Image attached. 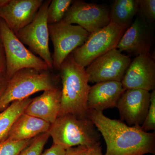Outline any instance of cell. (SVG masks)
<instances>
[{
	"instance_id": "obj_27",
	"label": "cell",
	"mask_w": 155,
	"mask_h": 155,
	"mask_svg": "<svg viewBox=\"0 0 155 155\" xmlns=\"http://www.w3.org/2000/svg\"><path fill=\"white\" fill-rule=\"evenodd\" d=\"M6 61L5 54L2 42L0 38V75L6 74Z\"/></svg>"
},
{
	"instance_id": "obj_6",
	"label": "cell",
	"mask_w": 155,
	"mask_h": 155,
	"mask_svg": "<svg viewBox=\"0 0 155 155\" xmlns=\"http://www.w3.org/2000/svg\"><path fill=\"white\" fill-rule=\"evenodd\" d=\"M127 28L110 22L90 34L84 44L72 52L74 61L85 68L96 58L116 48Z\"/></svg>"
},
{
	"instance_id": "obj_29",
	"label": "cell",
	"mask_w": 155,
	"mask_h": 155,
	"mask_svg": "<svg viewBox=\"0 0 155 155\" xmlns=\"http://www.w3.org/2000/svg\"><path fill=\"white\" fill-rule=\"evenodd\" d=\"M89 155H104L102 151L101 147V143H97L94 147Z\"/></svg>"
},
{
	"instance_id": "obj_28",
	"label": "cell",
	"mask_w": 155,
	"mask_h": 155,
	"mask_svg": "<svg viewBox=\"0 0 155 155\" xmlns=\"http://www.w3.org/2000/svg\"><path fill=\"white\" fill-rule=\"evenodd\" d=\"M9 79L6 74L0 75V98L5 90Z\"/></svg>"
},
{
	"instance_id": "obj_15",
	"label": "cell",
	"mask_w": 155,
	"mask_h": 155,
	"mask_svg": "<svg viewBox=\"0 0 155 155\" xmlns=\"http://www.w3.org/2000/svg\"><path fill=\"white\" fill-rule=\"evenodd\" d=\"M125 90L121 82L119 81L97 83L90 88L87 109L103 112L109 108L115 107Z\"/></svg>"
},
{
	"instance_id": "obj_14",
	"label": "cell",
	"mask_w": 155,
	"mask_h": 155,
	"mask_svg": "<svg viewBox=\"0 0 155 155\" xmlns=\"http://www.w3.org/2000/svg\"><path fill=\"white\" fill-rule=\"evenodd\" d=\"M151 46L150 33L146 21L141 14L125 31L116 48L136 56L150 54Z\"/></svg>"
},
{
	"instance_id": "obj_13",
	"label": "cell",
	"mask_w": 155,
	"mask_h": 155,
	"mask_svg": "<svg viewBox=\"0 0 155 155\" xmlns=\"http://www.w3.org/2000/svg\"><path fill=\"white\" fill-rule=\"evenodd\" d=\"M43 0H9L0 8V18L15 34L33 21Z\"/></svg>"
},
{
	"instance_id": "obj_2",
	"label": "cell",
	"mask_w": 155,
	"mask_h": 155,
	"mask_svg": "<svg viewBox=\"0 0 155 155\" xmlns=\"http://www.w3.org/2000/svg\"><path fill=\"white\" fill-rule=\"evenodd\" d=\"M59 70L62 82L59 116L72 114L87 117V99L90 86L85 68L78 65L71 54L66 58Z\"/></svg>"
},
{
	"instance_id": "obj_23",
	"label": "cell",
	"mask_w": 155,
	"mask_h": 155,
	"mask_svg": "<svg viewBox=\"0 0 155 155\" xmlns=\"http://www.w3.org/2000/svg\"><path fill=\"white\" fill-rule=\"evenodd\" d=\"M140 127L143 131L148 132L155 130V91L150 93V103L144 122Z\"/></svg>"
},
{
	"instance_id": "obj_18",
	"label": "cell",
	"mask_w": 155,
	"mask_h": 155,
	"mask_svg": "<svg viewBox=\"0 0 155 155\" xmlns=\"http://www.w3.org/2000/svg\"><path fill=\"white\" fill-rule=\"evenodd\" d=\"M139 11V0H116L110 11V22L127 28Z\"/></svg>"
},
{
	"instance_id": "obj_20",
	"label": "cell",
	"mask_w": 155,
	"mask_h": 155,
	"mask_svg": "<svg viewBox=\"0 0 155 155\" xmlns=\"http://www.w3.org/2000/svg\"><path fill=\"white\" fill-rule=\"evenodd\" d=\"M73 2L72 0L51 1L48 11V25L62 21Z\"/></svg>"
},
{
	"instance_id": "obj_7",
	"label": "cell",
	"mask_w": 155,
	"mask_h": 155,
	"mask_svg": "<svg viewBox=\"0 0 155 155\" xmlns=\"http://www.w3.org/2000/svg\"><path fill=\"white\" fill-rule=\"evenodd\" d=\"M51 1H44L33 21L20 29L16 36L24 45L28 46L52 69L53 58L49 47V33L48 11Z\"/></svg>"
},
{
	"instance_id": "obj_22",
	"label": "cell",
	"mask_w": 155,
	"mask_h": 155,
	"mask_svg": "<svg viewBox=\"0 0 155 155\" xmlns=\"http://www.w3.org/2000/svg\"><path fill=\"white\" fill-rule=\"evenodd\" d=\"M49 134L48 132L42 134L34 139L33 141L19 155H41L47 142Z\"/></svg>"
},
{
	"instance_id": "obj_3",
	"label": "cell",
	"mask_w": 155,
	"mask_h": 155,
	"mask_svg": "<svg viewBox=\"0 0 155 155\" xmlns=\"http://www.w3.org/2000/svg\"><path fill=\"white\" fill-rule=\"evenodd\" d=\"M48 133L53 144L67 150L76 146L93 147L100 142L101 135L88 116L66 114L59 116L51 124Z\"/></svg>"
},
{
	"instance_id": "obj_31",
	"label": "cell",
	"mask_w": 155,
	"mask_h": 155,
	"mask_svg": "<svg viewBox=\"0 0 155 155\" xmlns=\"http://www.w3.org/2000/svg\"></svg>"
},
{
	"instance_id": "obj_8",
	"label": "cell",
	"mask_w": 155,
	"mask_h": 155,
	"mask_svg": "<svg viewBox=\"0 0 155 155\" xmlns=\"http://www.w3.org/2000/svg\"><path fill=\"white\" fill-rule=\"evenodd\" d=\"M48 30L54 47L53 67L57 69H60L66 58L83 45L90 35V33L79 25L63 21L48 25Z\"/></svg>"
},
{
	"instance_id": "obj_11",
	"label": "cell",
	"mask_w": 155,
	"mask_h": 155,
	"mask_svg": "<svg viewBox=\"0 0 155 155\" xmlns=\"http://www.w3.org/2000/svg\"><path fill=\"white\" fill-rule=\"evenodd\" d=\"M150 103V93L140 89L125 90L116 107L122 120L128 126L140 127L146 117Z\"/></svg>"
},
{
	"instance_id": "obj_25",
	"label": "cell",
	"mask_w": 155,
	"mask_h": 155,
	"mask_svg": "<svg viewBox=\"0 0 155 155\" xmlns=\"http://www.w3.org/2000/svg\"><path fill=\"white\" fill-rule=\"evenodd\" d=\"M93 147L81 146L72 147L66 150L65 155H89Z\"/></svg>"
},
{
	"instance_id": "obj_12",
	"label": "cell",
	"mask_w": 155,
	"mask_h": 155,
	"mask_svg": "<svg viewBox=\"0 0 155 155\" xmlns=\"http://www.w3.org/2000/svg\"><path fill=\"white\" fill-rule=\"evenodd\" d=\"M121 83L125 90H155V62L150 54L137 56L131 62Z\"/></svg>"
},
{
	"instance_id": "obj_16",
	"label": "cell",
	"mask_w": 155,
	"mask_h": 155,
	"mask_svg": "<svg viewBox=\"0 0 155 155\" xmlns=\"http://www.w3.org/2000/svg\"><path fill=\"white\" fill-rule=\"evenodd\" d=\"M61 91L59 88L44 91L32 99L24 113L52 124L60 115Z\"/></svg>"
},
{
	"instance_id": "obj_1",
	"label": "cell",
	"mask_w": 155,
	"mask_h": 155,
	"mask_svg": "<svg viewBox=\"0 0 155 155\" xmlns=\"http://www.w3.org/2000/svg\"><path fill=\"white\" fill-rule=\"evenodd\" d=\"M87 116L104 139L105 155L154 154V133L143 131L140 126H128L119 120L110 119L101 111L88 110Z\"/></svg>"
},
{
	"instance_id": "obj_19",
	"label": "cell",
	"mask_w": 155,
	"mask_h": 155,
	"mask_svg": "<svg viewBox=\"0 0 155 155\" xmlns=\"http://www.w3.org/2000/svg\"><path fill=\"white\" fill-rule=\"evenodd\" d=\"M32 99L29 97L20 101H15L0 113V142L5 139L14 122L24 113Z\"/></svg>"
},
{
	"instance_id": "obj_9",
	"label": "cell",
	"mask_w": 155,
	"mask_h": 155,
	"mask_svg": "<svg viewBox=\"0 0 155 155\" xmlns=\"http://www.w3.org/2000/svg\"><path fill=\"white\" fill-rule=\"evenodd\" d=\"M131 62L129 56L122 54L116 48L113 49L87 66L85 71L89 82H121Z\"/></svg>"
},
{
	"instance_id": "obj_24",
	"label": "cell",
	"mask_w": 155,
	"mask_h": 155,
	"mask_svg": "<svg viewBox=\"0 0 155 155\" xmlns=\"http://www.w3.org/2000/svg\"><path fill=\"white\" fill-rule=\"evenodd\" d=\"M139 8L140 14L145 19L149 22L154 23L155 0H139Z\"/></svg>"
},
{
	"instance_id": "obj_21",
	"label": "cell",
	"mask_w": 155,
	"mask_h": 155,
	"mask_svg": "<svg viewBox=\"0 0 155 155\" xmlns=\"http://www.w3.org/2000/svg\"><path fill=\"white\" fill-rule=\"evenodd\" d=\"M34 139L19 141L6 139L0 142V155H19Z\"/></svg>"
},
{
	"instance_id": "obj_26",
	"label": "cell",
	"mask_w": 155,
	"mask_h": 155,
	"mask_svg": "<svg viewBox=\"0 0 155 155\" xmlns=\"http://www.w3.org/2000/svg\"><path fill=\"white\" fill-rule=\"evenodd\" d=\"M66 150L57 145L53 144L41 155H65Z\"/></svg>"
},
{
	"instance_id": "obj_4",
	"label": "cell",
	"mask_w": 155,
	"mask_h": 155,
	"mask_svg": "<svg viewBox=\"0 0 155 155\" xmlns=\"http://www.w3.org/2000/svg\"><path fill=\"white\" fill-rule=\"evenodd\" d=\"M58 88L55 78L48 70L24 69L9 79L7 87L0 98V113L13 102L29 97L41 91Z\"/></svg>"
},
{
	"instance_id": "obj_5",
	"label": "cell",
	"mask_w": 155,
	"mask_h": 155,
	"mask_svg": "<svg viewBox=\"0 0 155 155\" xmlns=\"http://www.w3.org/2000/svg\"><path fill=\"white\" fill-rule=\"evenodd\" d=\"M0 38L5 54L6 75L8 79L22 69H50L42 59L25 48L16 34L1 18Z\"/></svg>"
},
{
	"instance_id": "obj_10",
	"label": "cell",
	"mask_w": 155,
	"mask_h": 155,
	"mask_svg": "<svg viewBox=\"0 0 155 155\" xmlns=\"http://www.w3.org/2000/svg\"><path fill=\"white\" fill-rule=\"evenodd\" d=\"M62 21L77 24L91 34L110 24V11L103 5L74 1Z\"/></svg>"
},
{
	"instance_id": "obj_30",
	"label": "cell",
	"mask_w": 155,
	"mask_h": 155,
	"mask_svg": "<svg viewBox=\"0 0 155 155\" xmlns=\"http://www.w3.org/2000/svg\"><path fill=\"white\" fill-rule=\"evenodd\" d=\"M9 0H0V8L5 5L6 4L9 2Z\"/></svg>"
},
{
	"instance_id": "obj_17",
	"label": "cell",
	"mask_w": 155,
	"mask_h": 155,
	"mask_svg": "<svg viewBox=\"0 0 155 155\" xmlns=\"http://www.w3.org/2000/svg\"><path fill=\"white\" fill-rule=\"evenodd\" d=\"M51 124L44 120L23 113L11 127L5 138L13 140L32 139L48 131Z\"/></svg>"
}]
</instances>
